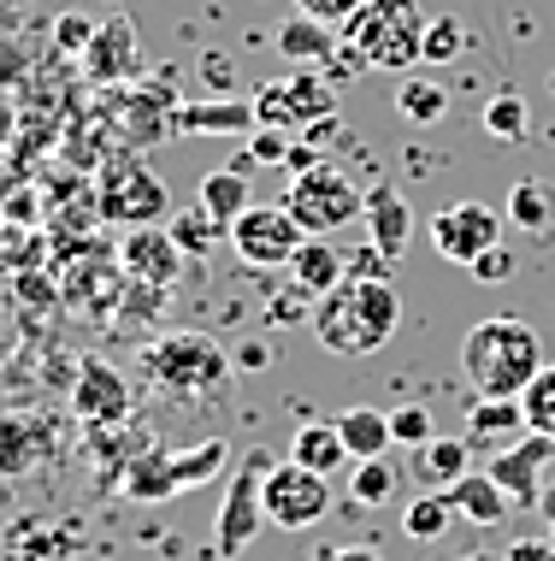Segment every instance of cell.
Instances as JSON below:
<instances>
[{
  "label": "cell",
  "mask_w": 555,
  "mask_h": 561,
  "mask_svg": "<svg viewBox=\"0 0 555 561\" xmlns=\"http://www.w3.org/2000/svg\"><path fill=\"white\" fill-rule=\"evenodd\" d=\"M313 337L320 348H332L343 360L379 355L402 325V296L390 284V272H349L337 290H325L313 301Z\"/></svg>",
  "instance_id": "obj_1"
},
{
  "label": "cell",
  "mask_w": 555,
  "mask_h": 561,
  "mask_svg": "<svg viewBox=\"0 0 555 561\" xmlns=\"http://www.w3.org/2000/svg\"><path fill=\"white\" fill-rule=\"evenodd\" d=\"M461 373H467L473 397H527V385L544 373V343L514 313L478 320L461 337Z\"/></svg>",
  "instance_id": "obj_2"
},
{
  "label": "cell",
  "mask_w": 555,
  "mask_h": 561,
  "mask_svg": "<svg viewBox=\"0 0 555 561\" xmlns=\"http://www.w3.org/2000/svg\"><path fill=\"white\" fill-rule=\"evenodd\" d=\"M426 12L419 0H367L349 19V48L367 59L372 71H396L408 78L414 66H426Z\"/></svg>",
  "instance_id": "obj_3"
},
{
  "label": "cell",
  "mask_w": 555,
  "mask_h": 561,
  "mask_svg": "<svg viewBox=\"0 0 555 561\" xmlns=\"http://www.w3.org/2000/svg\"><path fill=\"white\" fill-rule=\"evenodd\" d=\"M142 373H148L154 390L184 397V402H207V397H219V390L231 385L224 348L213 337H201V331H172V337L148 343L142 348Z\"/></svg>",
  "instance_id": "obj_4"
},
{
  "label": "cell",
  "mask_w": 555,
  "mask_h": 561,
  "mask_svg": "<svg viewBox=\"0 0 555 561\" xmlns=\"http://www.w3.org/2000/svg\"><path fill=\"white\" fill-rule=\"evenodd\" d=\"M284 207L296 214V225H302L308 237H332V231H343V225L361 219L367 190L355 184V178L343 172V165L313 160L308 172H296V178H290V190H284Z\"/></svg>",
  "instance_id": "obj_5"
},
{
  "label": "cell",
  "mask_w": 555,
  "mask_h": 561,
  "mask_svg": "<svg viewBox=\"0 0 555 561\" xmlns=\"http://www.w3.org/2000/svg\"><path fill=\"white\" fill-rule=\"evenodd\" d=\"M273 455L266 449H254L243 455V467H236V479L224 484V503H219V520H213V543H219V556H243L254 538H261V526H273L266 520V473H273Z\"/></svg>",
  "instance_id": "obj_6"
},
{
  "label": "cell",
  "mask_w": 555,
  "mask_h": 561,
  "mask_svg": "<svg viewBox=\"0 0 555 561\" xmlns=\"http://www.w3.org/2000/svg\"><path fill=\"white\" fill-rule=\"evenodd\" d=\"M332 514V479L325 473H308L302 461H278L266 473V520L278 533H308Z\"/></svg>",
  "instance_id": "obj_7"
},
{
  "label": "cell",
  "mask_w": 555,
  "mask_h": 561,
  "mask_svg": "<svg viewBox=\"0 0 555 561\" xmlns=\"http://www.w3.org/2000/svg\"><path fill=\"white\" fill-rule=\"evenodd\" d=\"M332 113H337V101H332V83L320 71H296V78L261 83V95H254V118L266 130H302V125H320Z\"/></svg>",
  "instance_id": "obj_8"
},
{
  "label": "cell",
  "mask_w": 555,
  "mask_h": 561,
  "mask_svg": "<svg viewBox=\"0 0 555 561\" xmlns=\"http://www.w3.org/2000/svg\"><path fill=\"white\" fill-rule=\"evenodd\" d=\"M426 231H431V249H438L443 261L473 266L485 249L502 242V214L485 207V202H449V207H438V214L426 219Z\"/></svg>",
  "instance_id": "obj_9"
},
{
  "label": "cell",
  "mask_w": 555,
  "mask_h": 561,
  "mask_svg": "<svg viewBox=\"0 0 555 561\" xmlns=\"http://www.w3.org/2000/svg\"><path fill=\"white\" fill-rule=\"evenodd\" d=\"M302 242H308V231L296 225V214H290L284 202H278V207H261V202H254L248 214L231 225V249L243 254L248 266H290Z\"/></svg>",
  "instance_id": "obj_10"
},
{
  "label": "cell",
  "mask_w": 555,
  "mask_h": 561,
  "mask_svg": "<svg viewBox=\"0 0 555 561\" xmlns=\"http://www.w3.org/2000/svg\"><path fill=\"white\" fill-rule=\"evenodd\" d=\"M550 455H555V437H544V432H527L520 444H508V449H497L490 455V467L485 473L508 491V503L514 508H537V496H544V467H550Z\"/></svg>",
  "instance_id": "obj_11"
},
{
  "label": "cell",
  "mask_w": 555,
  "mask_h": 561,
  "mask_svg": "<svg viewBox=\"0 0 555 561\" xmlns=\"http://www.w3.org/2000/svg\"><path fill=\"white\" fill-rule=\"evenodd\" d=\"M101 214L118 219V225H154V219H172V202H166V184H160L148 165H125L118 178H107V195H101Z\"/></svg>",
  "instance_id": "obj_12"
},
{
  "label": "cell",
  "mask_w": 555,
  "mask_h": 561,
  "mask_svg": "<svg viewBox=\"0 0 555 561\" xmlns=\"http://www.w3.org/2000/svg\"><path fill=\"white\" fill-rule=\"evenodd\" d=\"M83 66H89V78L95 83H125V78H137V66H142V48H137V24L118 12V19L107 24H95V42L83 48Z\"/></svg>",
  "instance_id": "obj_13"
},
{
  "label": "cell",
  "mask_w": 555,
  "mask_h": 561,
  "mask_svg": "<svg viewBox=\"0 0 555 561\" xmlns=\"http://www.w3.org/2000/svg\"><path fill=\"white\" fill-rule=\"evenodd\" d=\"M125 272L148 290H166L177 284V272H184V249L172 242V231H154V225H137L125 242Z\"/></svg>",
  "instance_id": "obj_14"
},
{
  "label": "cell",
  "mask_w": 555,
  "mask_h": 561,
  "mask_svg": "<svg viewBox=\"0 0 555 561\" xmlns=\"http://www.w3.org/2000/svg\"><path fill=\"white\" fill-rule=\"evenodd\" d=\"M532 426H527V402L520 397H473V414H467V444L473 449H508L520 444Z\"/></svg>",
  "instance_id": "obj_15"
},
{
  "label": "cell",
  "mask_w": 555,
  "mask_h": 561,
  "mask_svg": "<svg viewBox=\"0 0 555 561\" xmlns=\"http://www.w3.org/2000/svg\"><path fill=\"white\" fill-rule=\"evenodd\" d=\"M361 219H367V237H372V249H379L384 261H396V254L408 249L414 214H408V202H402V195L390 190V184L367 190V207H361Z\"/></svg>",
  "instance_id": "obj_16"
},
{
  "label": "cell",
  "mask_w": 555,
  "mask_h": 561,
  "mask_svg": "<svg viewBox=\"0 0 555 561\" xmlns=\"http://www.w3.org/2000/svg\"><path fill=\"white\" fill-rule=\"evenodd\" d=\"M290 461H302L308 473H325V479H337L343 467L355 461L349 444H343V432H337V420H302L290 437Z\"/></svg>",
  "instance_id": "obj_17"
},
{
  "label": "cell",
  "mask_w": 555,
  "mask_h": 561,
  "mask_svg": "<svg viewBox=\"0 0 555 561\" xmlns=\"http://www.w3.org/2000/svg\"><path fill=\"white\" fill-rule=\"evenodd\" d=\"M130 408V385L118 378L107 360H83V385H78V414L89 426H113Z\"/></svg>",
  "instance_id": "obj_18"
},
{
  "label": "cell",
  "mask_w": 555,
  "mask_h": 561,
  "mask_svg": "<svg viewBox=\"0 0 555 561\" xmlns=\"http://www.w3.org/2000/svg\"><path fill=\"white\" fill-rule=\"evenodd\" d=\"M508 225L527 231L532 242H550L555 237V184H544V178H520V184L508 190Z\"/></svg>",
  "instance_id": "obj_19"
},
{
  "label": "cell",
  "mask_w": 555,
  "mask_h": 561,
  "mask_svg": "<svg viewBox=\"0 0 555 561\" xmlns=\"http://www.w3.org/2000/svg\"><path fill=\"white\" fill-rule=\"evenodd\" d=\"M449 503H455L461 520H473V526H502L508 520V491L490 473H461L455 484H449Z\"/></svg>",
  "instance_id": "obj_20"
},
{
  "label": "cell",
  "mask_w": 555,
  "mask_h": 561,
  "mask_svg": "<svg viewBox=\"0 0 555 561\" xmlns=\"http://www.w3.org/2000/svg\"><path fill=\"white\" fill-rule=\"evenodd\" d=\"M278 54L296 59V66H332L337 36H332V24L308 19V12H290V19L278 24Z\"/></svg>",
  "instance_id": "obj_21"
},
{
  "label": "cell",
  "mask_w": 555,
  "mask_h": 561,
  "mask_svg": "<svg viewBox=\"0 0 555 561\" xmlns=\"http://www.w3.org/2000/svg\"><path fill=\"white\" fill-rule=\"evenodd\" d=\"M473 444L467 437H431L426 449H414V479L426 484V491H449L461 473H473Z\"/></svg>",
  "instance_id": "obj_22"
},
{
  "label": "cell",
  "mask_w": 555,
  "mask_h": 561,
  "mask_svg": "<svg viewBox=\"0 0 555 561\" xmlns=\"http://www.w3.org/2000/svg\"><path fill=\"white\" fill-rule=\"evenodd\" d=\"M118 479H125V496H130V503H166V496H177L172 449H154V444H148Z\"/></svg>",
  "instance_id": "obj_23"
},
{
  "label": "cell",
  "mask_w": 555,
  "mask_h": 561,
  "mask_svg": "<svg viewBox=\"0 0 555 561\" xmlns=\"http://www.w3.org/2000/svg\"><path fill=\"white\" fill-rule=\"evenodd\" d=\"M290 278L302 284L308 296H325V290H337V284L349 278V266H343V254L325 237H308L302 249H296V261H290Z\"/></svg>",
  "instance_id": "obj_24"
},
{
  "label": "cell",
  "mask_w": 555,
  "mask_h": 561,
  "mask_svg": "<svg viewBox=\"0 0 555 561\" xmlns=\"http://www.w3.org/2000/svg\"><path fill=\"white\" fill-rule=\"evenodd\" d=\"M337 432H343V444H349L355 461H372V455L396 449V437H390V414H379V408H343Z\"/></svg>",
  "instance_id": "obj_25"
},
{
  "label": "cell",
  "mask_w": 555,
  "mask_h": 561,
  "mask_svg": "<svg viewBox=\"0 0 555 561\" xmlns=\"http://www.w3.org/2000/svg\"><path fill=\"white\" fill-rule=\"evenodd\" d=\"M248 195H254V190H248V178L236 172V165H219V172H207V178H201V207L224 225V231H231V225L254 207Z\"/></svg>",
  "instance_id": "obj_26"
},
{
  "label": "cell",
  "mask_w": 555,
  "mask_h": 561,
  "mask_svg": "<svg viewBox=\"0 0 555 561\" xmlns=\"http://www.w3.org/2000/svg\"><path fill=\"white\" fill-rule=\"evenodd\" d=\"M449 526H455V503H449V491H419L408 508H402V533L414 543H438Z\"/></svg>",
  "instance_id": "obj_27"
},
{
  "label": "cell",
  "mask_w": 555,
  "mask_h": 561,
  "mask_svg": "<svg viewBox=\"0 0 555 561\" xmlns=\"http://www.w3.org/2000/svg\"><path fill=\"white\" fill-rule=\"evenodd\" d=\"M449 113V89L431 83V78H402L396 83V118H408V125H438V118Z\"/></svg>",
  "instance_id": "obj_28"
},
{
  "label": "cell",
  "mask_w": 555,
  "mask_h": 561,
  "mask_svg": "<svg viewBox=\"0 0 555 561\" xmlns=\"http://www.w3.org/2000/svg\"><path fill=\"white\" fill-rule=\"evenodd\" d=\"M224 461H231L224 437H207V444H195V449H172V479H177V491H195V484L219 479Z\"/></svg>",
  "instance_id": "obj_29"
},
{
  "label": "cell",
  "mask_w": 555,
  "mask_h": 561,
  "mask_svg": "<svg viewBox=\"0 0 555 561\" xmlns=\"http://www.w3.org/2000/svg\"><path fill=\"white\" fill-rule=\"evenodd\" d=\"M396 491H402V473L390 467V455H372V461H355L349 496H355L361 508H384V503H396Z\"/></svg>",
  "instance_id": "obj_30"
},
{
  "label": "cell",
  "mask_w": 555,
  "mask_h": 561,
  "mask_svg": "<svg viewBox=\"0 0 555 561\" xmlns=\"http://www.w3.org/2000/svg\"><path fill=\"white\" fill-rule=\"evenodd\" d=\"M478 125H485V136H497V142H527V130H532V107L514 95V89H502V95H490V101H485Z\"/></svg>",
  "instance_id": "obj_31"
},
{
  "label": "cell",
  "mask_w": 555,
  "mask_h": 561,
  "mask_svg": "<svg viewBox=\"0 0 555 561\" xmlns=\"http://www.w3.org/2000/svg\"><path fill=\"white\" fill-rule=\"evenodd\" d=\"M166 231H172V242H177L184 254H207L219 237H231V231H224V225H219L213 214H207L201 202L184 207V214H172V219H166Z\"/></svg>",
  "instance_id": "obj_32"
},
{
  "label": "cell",
  "mask_w": 555,
  "mask_h": 561,
  "mask_svg": "<svg viewBox=\"0 0 555 561\" xmlns=\"http://www.w3.org/2000/svg\"><path fill=\"white\" fill-rule=\"evenodd\" d=\"M461 48H467L461 19H455V12H431V24H426V66H455Z\"/></svg>",
  "instance_id": "obj_33"
},
{
  "label": "cell",
  "mask_w": 555,
  "mask_h": 561,
  "mask_svg": "<svg viewBox=\"0 0 555 561\" xmlns=\"http://www.w3.org/2000/svg\"><path fill=\"white\" fill-rule=\"evenodd\" d=\"M520 402H527V426L555 437V367H550V360H544V373L527 385V397H520Z\"/></svg>",
  "instance_id": "obj_34"
},
{
  "label": "cell",
  "mask_w": 555,
  "mask_h": 561,
  "mask_svg": "<svg viewBox=\"0 0 555 561\" xmlns=\"http://www.w3.org/2000/svg\"><path fill=\"white\" fill-rule=\"evenodd\" d=\"M390 437H396V449H426L438 432H431L426 408H396V414H390Z\"/></svg>",
  "instance_id": "obj_35"
},
{
  "label": "cell",
  "mask_w": 555,
  "mask_h": 561,
  "mask_svg": "<svg viewBox=\"0 0 555 561\" xmlns=\"http://www.w3.org/2000/svg\"><path fill=\"white\" fill-rule=\"evenodd\" d=\"M367 0H296V12H308V19L332 24V30H349V19L361 12Z\"/></svg>",
  "instance_id": "obj_36"
},
{
  "label": "cell",
  "mask_w": 555,
  "mask_h": 561,
  "mask_svg": "<svg viewBox=\"0 0 555 561\" xmlns=\"http://www.w3.org/2000/svg\"><path fill=\"white\" fill-rule=\"evenodd\" d=\"M254 118V101L248 107H189L184 113V130H207V125H248Z\"/></svg>",
  "instance_id": "obj_37"
},
{
  "label": "cell",
  "mask_w": 555,
  "mask_h": 561,
  "mask_svg": "<svg viewBox=\"0 0 555 561\" xmlns=\"http://www.w3.org/2000/svg\"><path fill=\"white\" fill-rule=\"evenodd\" d=\"M467 272H473V278H485V284H508V278H514V254H508V242H497V249H485Z\"/></svg>",
  "instance_id": "obj_38"
},
{
  "label": "cell",
  "mask_w": 555,
  "mask_h": 561,
  "mask_svg": "<svg viewBox=\"0 0 555 561\" xmlns=\"http://www.w3.org/2000/svg\"><path fill=\"white\" fill-rule=\"evenodd\" d=\"M248 154H254V160H266V165H284V160L296 154V148H290V136H284V130H261V136L248 142Z\"/></svg>",
  "instance_id": "obj_39"
},
{
  "label": "cell",
  "mask_w": 555,
  "mask_h": 561,
  "mask_svg": "<svg viewBox=\"0 0 555 561\" xmlns=\"http://www.w3.org/2000/svg\"><path fill=\"white\" fill-rule=\"evenodd\" d=\"M502 561H555V538H514Z\"/></svg>",
  "instance_id": "obj_40"
},
{
  "label": "cell",
  "mask_w": 555,
  "mask_h": 561,
  "mask_svg": "<svg viewBox=\"0 0 555 561\" xmlns=\"http://www.w3.org/2000/svg\"><path fill=\"white\" fill-rule=\"evenodd\" d=\"M54 36H59V48H89V42H95V24H89V19H59V30H54Z\"/></svg>",
  "instance_id": "obj_41"
},
{
  "label": "cell",
  "mask_w": 555,
  "mask_h": 561,
  "mask_svg": "<svg viewBox=\"0 0 555 561\" xmlns=\"http://www.w3.org/2000/svg\"><path fill=\"white\" fill-rule=\"evenodd\" d=\"M313 561H384V556L372 550V543H325Z\"/></svg>",
  "instance_id": "obj_42"
},
{
  "label": "cell",
  "mask_w": 555,
  "mask_h": 561,
  "mask_svg": "<svg viewBox=\"0 0 555 561\" xmlns=\"http://www.w3.org/2000/svg\"><path fill=\"white\" fill-rule=\"evenodd\" d=\"M236 360H243V367H266V343H243V348H236Z\"/></svg>",
  "instance_id": "obj_43"
},
{
  "label": "cell",
  "mask_w": 555,
  "mask_h": 561,
  "mask_svg": "<svg viewBox=\"0 0 555 561\" xmlns=\"http://www.w3.org/2000/svg\"><path fill=\"white\" fill-rule=\"evenodd\" d=\"M537 508H544V520H555V479L544 484V496H537Z\"/></svg>",
  "instance_id": "obj_44"
},
{
  "label": "cell",
  "mask_w": 555,
  "mask_h": 561,
  "mask_svg": "<svg viewBox=\"0 0 555 561\" xmlns=\"http://www.w3.org/2000/svg\"><path fill=\"white\" fill-rule=\"evenodd\" d=\"M455 561H502V556H455Z\"/></svg>",
  "instance_id": "obj_45"
},
{
  "label": "cell",
  "mask_w": 555,
  "mask_h": 561,
  "mask_svg": "<svg viewBox=\"0 0 555 561\" xmlns=\"http://www.w3.org/2000/svg\"><path fill=\"white\" fill-rule=\"evenodd\" d=\"M550 89H555V71H550Z\"/></svg>",
  "instance_id": "obj_46"
},
{
  "label": "cell",
  "mask_w": 555,
  "mask_h": 561,
  "mask_svg": "<svg viewBox=\"0 0 555 561\" xmlns=\"http://www.w3.org/2000/svg\"><path fill=\"white\" fill-rule=\"evenodd\" d=\"M550 538H555V520H550Z\"/></svg>",
  "instance_id": "obj_47"
}]
</instances>
